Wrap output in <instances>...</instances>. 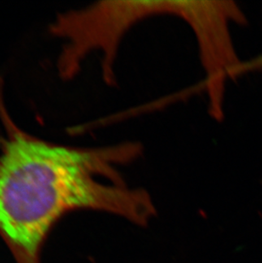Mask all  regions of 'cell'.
<instances>
[{
	"mask_svg": "<svg viewBox=\"0 0 262 263\" xmlns=\"http://www.w3.org/2000/svg\"><path fill=\"white\" fill-rule=\"evenodd\" d=\"M1 104L0 234L19 263H40L43 243L65 214L96 210L146 225L156 213L151 197L131 189L117 165L136 161L139 142L97 148L62 146L23 132Z\"/></svg>",
	"mask_w": 262,
	"mask_h": 263,
	"instance_id": "1",
	"label": "cell"
},
{
	"mask_svg": "<svg viewBox=\"0 0 262 263\" xmlns=\"http://www.w3.org/2000/svg\"><path fill=\"white\" fill-rule=\"evenodd\" d=\"M171 15V0H109L58 15L50 32L64 40L58 71L64 80L79 73L92 53L102 55L101 71L106 85L115 87L117 59L125 35L142 21Z\"/></svg>",
	"mask_w": 262,
	"mask_h": 263,
	"instance_id": "2",
	"label": "cell"
},
{
	"mask_svg": "<svg viewBox=\"0 0 262 263\" xmlns=\"http://www.w3.org/2000/svg\"><path fill=\"white\" fill-rule=\"evenodd\" d=\"M171 16L180 18L192 30L205 73L209 114L216 121L224 118L226 85L235 79L242 61L233 44L231 26L242 25L246 17L231 0H171Z\"/></svg>",
	"mask_w": 262,
	"mask_h": 263,
	"instance_id": "3",
	"label": "cell"
},
{
	"mask_svg": "<svg viewBox=\"0 0 262 263\" xmlns=\"http://www.w3.org/2000/svg\"><path fill=\"white\" fill-rule=\"evenodd\" d=\"M262 71V54L255 57L247 62H242L236 71L235 77L250 72H260Z\"/></svg>",
	"mask_w": 262,
	"mask_h": 263,
	"instance_id": "4",
	"label": "cell"
}]
</instances>
